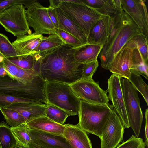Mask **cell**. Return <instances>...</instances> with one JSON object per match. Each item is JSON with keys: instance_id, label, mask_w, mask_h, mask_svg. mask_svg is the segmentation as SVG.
Segmentation results:
<instances>
[{"instance_id": "ffe728a7", "label": "cell", "mask_w": 148, "mask_h": 148, "mask_svg": "<svg viewBox=\"0 0 148 148\" xmlns=\"http://www.w3.org/2000/svg\"><path fill=\"white\" fill-rule=\"evenodd\" d=\"M32 130L41 131L53 134L63 136L65 126L58 123L46 116L40 117L26 123Z\"/></svg>"}, {"instance_id": "4316f807", "label": "cell", "mask_w": 148, "mask_h": 148, "mask_svg": "<svg viewBox=\"0 0 148 148\" xmlns=\"http://www.w3.org/2000/svg\"><path fill=\"white\" fill-rule=\"evenodd\" d=\"M10 127L18 142V145L25 148H28L32 141L29 128L26 123L15 127Z\"/></svg>"}, {"instance_id": "d6a6232c", "label": "cell", "mask_w": 148, "mask_h": 148, "mask_svg": "<svg viewBox=\"0 0 148 148\" xmlns=\"http://www.w3.org/2000/svg\"><path fill=\"white\" fill-rule=\"evenodd\" d=\"M130 40L133 42L144 60L147 63L148 59V37L142 33L138 34Z\"/></svg>"}, {"instance_id": "e0dca14e", "label": "cell", "mask_w": 148, "mask_h": 148, "mask_svg": "<svg viewBox=\"0 0 148 148\" xmlns=\"http://www.w3.org/2000/svg\"><path fill=\"white\" fill-rule=\"evenodd\" d=\"M111 20V17L105 15L98 20L90 32L87 44L103 45L109 33Z\"/></svg>"}, {"instance_id": "8fae6325", "label": "cell", "mask_w": 148, "mask_h": 148, "mask_svg": "<svg viewBox=\"0 0 148 148\" xmlns=\"http://www.w3.org/2000/svg\"><path fill=\"white\" fill-rule=\"evenodd\" d=\"M124 126L119 117L113 110L104 127L99 138L100 148H115L123 140Z\"/></svg>"}, {"instance_id": "ee69618b", "label": "cell", "mask_w": 148, "mask_h": 148, "mask_svg": "<svg viewBox=\"0 0 148 148\" xmlns=\"http://www.w3.org/2000/svg\"><path fill=\"white\" fill-rule=\"evenodd\" d=\"M14 148H25L19 145H17Z\"/></svg>"}, {"instance_id": "d6986e66", "label": "cell", "mask_w": 148, "mask_h": 148, "mask_svg": "<svg viewBox=\"0 0 148 148\" xmlns=\"http://www.w3.org/2000/svg\"><path fill=\"white\" fill-rule=\"evenodd\" d=\"M47 104L30 103L12 104L3 108L12 109L18 112L26 120V123L34 119L45 116Z\"/></svg>"}, {"instance_id": "d590c367", "label": "cell", "mask_w": 148, "mask_h": 148, "mask_svg": "<svg viewBox=\"0 0 148 148\" xmlns=\"http://www.w3.org/2000/svg\"><path fill=\"white\" fill-rule=\"evenodd\" d=\"M99 66L97 60L83 64L81 79L86 80L93 79V74L96 71Z\"/></svg>"}, {"instance_id": "5bb4252c", "label": "cell", "mask_w": 148, "mask_h": 148, "mask_svg": "<svg viewBox=\"0 0 148 148\" xmlns=\"http://www.w3.org/2000/svg\"><path fill=\"white\" fill-rule=\"evenodd\" d=\"M122 9L133 20L142 33L148 37V16L145 1L121 0Z\"/></svg>"}, {"instance_id": "83f0119b", "label": "cell", "mask_w": 148, "mask_h": 148, "mask_svg": "<svg viewBox=\"0 0 148 148\" xmlns=\"http://www.w3.org/2000/svg\"><path fill=\"white\" fill-rule=\"evenodd\" d=\"M70 115L62 109L52 105L47 104L45 116L58 123L63 125Z\"/></svg>"}, {"instance_id": "4fadbf2b", "label": "cell", "mask_w": 148, "mask_h": 148, "mask_svg": "<svg viewBox=\"0 0 148 148\" xmlns=\"http://www.w3.org/2000/svg\"><path fill=\"white\" fill-rule=\"evenodd\" d=\"M108 88L106 90L108 97L112 103L114 109L119 117L124 127L130 126L126 111L120 82V78L112 74L108 79Z\"/></svg>"}, {"instance_id": "6da1fadb", "label": "cell", "mask_w": 148, "mask_h": 148, "mask_svg": "<svg viewBox=\"0 0 148 148\" xmlns=\"http://www.w3.org/2000/svg\"><path fill=\"white\" fill-rule=\"evenodd\" d=\"M76 49L64 44L40 58L39 72L42 79L69 84L81 79L83 64L75 61Z\"/></svg>"}, {"instance_id": "44dd1931", "label": "cell", "mask_w": 148, "mask_h": 148, "mask_svg": "<svg viewBox=\"0 0 148 148\" xmlns=\"http://www.w3.org/2000/svg\"><path fill=\"white\" fill-rule=\"evenodd\" d=\"M56 4L59 29L65 31L78 39L83 45L87 44V38L77 25Z\"/></svg>"}, {"instance_id": "9a60e30c", "label": "cell", "mask_w": 148, "mask_h": 148, "mask_svg": "<svg viewBox=\"0 0 148 148\" xmlns=\"http://www.w3.org/2000/svg\"><path fill=\"white\" fill-rule=\"evenodd\" d=\"M32 142L42 148H71L63 136L29 129Z\"/></svg>"}, {"instance_id": "60d3db41", "label": "cell", "mask_w": 148, "mask_h": 148, "mask_svg": "<svg viewBox=\"0 0 148 148\" xmlns=\"http://www.w3.org/2000/svg\"><path fill=\"white\" fill-rule=\"evenodd\" d=\"M84 4L94 9L102 7L106 2L107 0H81Z\"/></svg>"}, {"instance_id": "7bdbcfd3", "label": "cell", "mask_w": 148, "mask_h": 148, "mask_svg": "<svg viewBox=\"0 0 148 148\" xmlns=\"http://www.w3.org/2000/svg\"><path fill=\"white\" fill-rule=\"evenodd\" d=\"M28 148H42L32 142Z\"/></svg>"}, {"instance_id": "7a4b0ae2", "label": "cell", "mask_w": 148, "mask_h": 148, "mask_svg": "<svg viewBox=\"0 0 148 148\" xmlns=\"http://www.w3.org/2000/svg\"><path fill=\"white\" fill-rule=\"evenodd\" d=\"M141 33L138 26L125 12L111 17L109 33L99 54L101 66L108 70L116 54L132 38Z\"/></svg>"}, {"instance_id": "603a6c76", "label": "cell", "mask_w": 148, "mask_h": 148, "mask_svg": "<svg viewBox=\"0 0 148 148\" xmlns=\"http://www.w3.org/2000/svg\"><path fill=\"white\" fill-rule=\"evenodd\" d=\"M64 44L62 39L56 34H50L47 37L43 36L33 55L37 61L42 56Z\"/></svg>"}, {"instance_id": "4dcf8cb0", "label": "cell", "mask_w": 148, "mask_h": 148, "mask_svg": "<svg viewBox=\"0 0 148 148\" xmlns=\"http://www.w3.org/2000/svg\"><path fill=\"white\" fill-rule=\"evenodd\" d=\"M129 81L136 89L142 95L148 105V86L140 75L131 73Z\"/></svg>"}, {"instance_id": "f546056e", "label": "cell", "mask_w": 148, "mask_h": 148, "mask_svg": "<svg viewBox=\"0 0 148 148\" xmlns=\"http://www.w3.org/2000/svg\"><path fill=\"white\" fill-rule=\"evenodd\" d=\"M18 56L15 48L8 37L0 33V57L9 58Z\"/></svg>"}, {"instance_id": "484cf974", "label": "cell", "mask_w": 148, "mask_h": 148, "mask_svg": "<svg viewBox=\"0 0 148 148\" xmlns=\"http://www.w3.org/2000/svg\"><path fill=\"white\" fill-rule=\"evenodd\" d=\"M95 10L102 15L111 17L121 15L124 12L122 8L121 0H107L102 7Z\"/></svg>"}, {"instance_id": "7c38bea8", "label": "cell", "mask_w": 148, "mask_h": 148, "mask_svg": "<svg viewBox=\"0 0 148 148\" xmlns=\"http://www.w3.org/2000/svg\"><path fill=\"white\" fill-rule=\"evenodd\" d=\"M136 48L134 43L130 40L116 54L108 69L112 74L120 78L129 79L132 52Z\"/></svg>"}, {"instance_id": "836d02e7", "label": "cell", "mask_w": 148, "mask_h": 148, "mask_svg": "<svg viewBox=\"0 0 148 148\" xmlns=\"http://www.w3.org/2000/svg\"><path fill=\"white\" fill-rule=\"evenodd\" d=\"M18 103L45 104L41 102L34 100L0 93V108H3L11 104Z\"/></svg>"}, {"instance_id": "52a82bcc", "label": "cell", "mask_w": 148, "mask_h": 148, "mask_svg": "<svg viewBox=\"0 0 148 148\" xmlns=\"http://www.w3.org/2000/svg\"><path fill=\"white\" fill-rule=\"evenodd\" d=\"M120 82L130 127L138 137L143 116L138 91L128 79L121 78Z\"/></svg>"}, {"instance_id": "7402d4cb", "label": "cell", "mask_w": 148, "mask_h": 148, "mask_svg": "<svg viewBox=\"0 0 148 148\" xmlns=\"http://www.w3.org/2000/svg\"><path fill=\"white\" fill-rule=\"evenodd\" d=\"M103 46L86 44L76 48L74 54L75 62L84 64L97 60Z\"/></svg>"}, {"instance_id": "e575fe53", "label": "cell", "mask_w": 148, "mask_h": 148, "mask_svg": "<svg viewBox=\"0 0 148 148\" xmlns=\"http://www.w3.org/2000/svg\"><path fill=\"white\" fill-rule=\"evenodd\" d=\"M55 34L62 39L65 44L73 48H77L83 45L76 38L63 30L56 29Z\"/></svg>"}, {"instance_id": "ab89813d", "label": "cell", "mask_w": 148, "mask_h": 148, "mask_svg": "<svg viewBox=\"0 0 148 148\" xmlns=\"http://www.w3.org/2000/svg\"><path fill=\"white\" fill-rule=\"evenodd\" d=\"M2 62L3 67L6 71L11 76L16 79V76L18 67L5 58H3Z\"/></svg>"}, {"instance_id": "8d00e7d4", "label": "cell", "mask_w": 148, "mask_h": 148, "mask_svg": "<svg viewBox=\"0 0 148 148\" xmlns=\"http://www.w3.org/2000/svg\"><path fill=\"white\" fill-rule=\"evenodd\" d=\"M146 146L142 138L132 135L128 140L119 144L115 148H145Z\"/></svg>"}, {"instance_id": "b9f144b4", "label": "cell", "mask_w": 148, "mask_h": 148, "mask_svg": "<svg viewBox=\"0 0 148 148\" xmlns=\"http://www.w3.org/2000/svg\"><path fill=\"white\" fill-rule=\"evenodd\" d=\"M145 141L147 146L148 145V109H146L145 112Z\"/></svg>"}, {"instance_id": "ba28073f", "label": "cell", "mask_w": 148, "mask_h": 148, "mask_svg": "<svg viewBox=\"0 0 148 148\" xmlns=\"http://www.w3.org/2000/svg\"><path fill=\"white\" fill-rule=\"evenodd\" d=\"M26 10L22 4H15L9 7L0 14V24L6 31L17 37L32 34Z\"/></svg>"}, {"instance_id": "9c48e42d", "label": "cell", "mask_w": 148, "mask_h": 148, "mask_svg": "<svg viewBox=\"0 0 148 148\" xmlns=\"http://www.w3.org/2000/svg\"><path fill=\"white\" fill-rule=\"evenodd\" d=\"M70 85L75 94L80 100L93 104H109L106 90L101 88L99 83L95 82L93 79H80Z\"/></svg>"}, {"instance_id": "3957f363", "label": "cell", "mask_w": 148, "mask_h": 148, "mask_svg": "<svg viewBox=\"0 0 148 148\" xmlns=\"http://www.w3.org/2000/svg\"><path fill=\"white\" fill-rule=\"evenodd\" d=\"M0 62V93L41 102L47 104L44 89L45 81L40 75L30 82L23 83L11 76Z\"/></svg>"}, {"instance_id": "f35d334b", "label": "cell", "mask_w": 148, "mask_h": 148, "mask_svg": "<svg viewBox=\"0 0 148 148\" xmlns=\"http://www.w3.org/2000/svg\"><path fill=\"white\" fill-rule=\"evenodd\" d=\"M49 1L50 5L47 7V13L56 29H58V21L56 9V4L53 0H50Z\"/></svg>"}, {"instance_id": "74e56055", "label": "cell", "mask_w": 148, "mask_h": 148, "mask_svg": "<svg viewBox=\"0 0 148 148\" xmlns=\"http://www.w3.org/2000/svg\"><path fill=\"white\" fill-rule=\"evenodd\" d=\"M34 0H0V14L6 9L12 5L20 4L27 7L36 1Z\"/></svg>"}, {"instance_id": "8992f818", "label": "cell", "mask_w": 148, "mask_h": 148, "mask_svg": "<svg viewBox=\"0 0 148 148\" xmlns=\"http://www.w3.org/2000/svg\"><path fill=\"white\" fill-rule=\"evenodd\" d=\"M54 1L57 5L79 28L87 38L92 27L105 16L83 3H73L66 0Z\"/></svg>"}, {"instance_id": "f6af8a7d", "label": "cell", "mask_w": 148, "mask_h": 148, "mask_svg": "<svg viewBox=\"0 0 148 148\" xmlns=\"http://www.w3.org/2000/svg\"><path fill=\"white\" fill-rule=\"evenodd\" d=\"M3 58L0 57V62L2 61Z\"/></svg>"}, {"instance_id": "d4e9b609", "label": "cell", "mask_w": 148, "mask_h": 148, "mask_svg": "<svg viewBox=\"0 0 148 148\" xmlns=\"http://www.w3.org/2000/svg\"><path fill=\"white\" fill-rule=\"evenodd\" d=\"M131 73L141 75L148 79L147 63L144 60L139 51L136 47L133 50L132 62L130 69Z\"/></svg>"}, {"instance_id": "2e32d148", "label": "cell", "mask_w": 148, "mask_h": 148, "mask_svg": "<svg viewBox=\"0 0 148 148\" xmlns=\"http://www.w3.org/2000/svg\"><path fill=\"white\" fill-rule=\"evenodd\" d=\"M64 125L65 129L63 136L71 148H92L86 132L82 129L78 124Z\"/></svg>"}, {"instance_id": "5b68a950", "label": "cell", "mask_w": 148, "mask_h": 148, "mask_svg": "<svg viewBox=\"0 0 148 148\" xmlns=\"http://www.w3.org/2000/svg\"><path fill=\"white\" fill-rule=\"evenodd\" d=\"M44 93L47 104L55 106L70 116L78 114L80 99L70 84L53 81L45 82Z\"/></svg>"}, {"instance_id": "1f68e13d", "label": "cell", "mask_w": 148, "mask_h": 148, "mask_svg": "<svg viewBox=\"0 0 148 148\" xmlns=\"http://www.w3.org/2000/svg\"><path fill=\"white\" fill-rule=\"evenodd\" d=\"M7 59L10 62L22 69L25 70L34 69L36 60L32 54L19 56Z\"/></svg>"}, {"instance_id": "cb8c5ba5", "label": "cell", "mask_w": 148, "mask_h": 148, "mask_svg": "<svg viewBox=\"0 0 148 148\" xmlns=\"http://www.w3.org/2000/svg\"><path fill=\"white\" fill-rule=\"evenodd\" d=\"M18 142L10 126L2 121L0 123V148H14Z\"/></svg>"}, {"instance_id": "277c9868", "label": "cell", "mask_w": 148, "mask_h": 148, "mask_svg": "<svg viewBox=\"0 0 148 148\" xmlns=\"http://www.w3.org/2000/svg\"><path fill=\"white\" fill-rule=\"evenodd\" d=\"M114 109L112 104H93L80 100L78 124L86 132L100 138Z\"/></svg>"}, {"instance_id": "ac0fdd59", "label": "cell", "mask_w": 148, "mask_h": 148, "mask_svg": "<svg viewBox=\"0 0 148 148\" xmlns=\"http://www.w3.org/2000/svg\"><path fill=\"white\" fill-rule=\"evenodd\" d=\"M43 36L42 35L35 33L24 34L17 37L12 44L15 48L18 56L33 55Z\"/></svg>"}, {"instance_id": "f1b7e54d", "label": "cell", "mask_w": 148, "mask_h": 148, "mask_svg": "<svg viewBox=\"0 0 148 148\" xmlns=\"http://www.w3.org/2000/svg\"><path fill=\"white\" fill-rule=\"evenodd\" d=\"M8 124L12 127L25 124L26 119L17 111L5 108H0Z\"/></svg>"}, {"instance_id": "30bf717a", "label": "cell", "mask_w": 148, "mask_h": 148, "mask_svg": "<svg viewBox=\"0 0 148 148\" xmlns=\"http://www.w3.org/2000/svg\"><path fill=\"white\" fill-rule=\"evenodd\" d=\"M27 8L26 12L28 24L35 33L55 34L56 28L49 16L47 7L36 1Z\"/></svg>"}]
</instances>
